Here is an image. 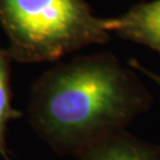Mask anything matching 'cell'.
<instances>
[{
    "mask_svg": "<svg viewBox=\"0 0 160 160\" xmlns=\"http://www.w3.org/2000/svg\"><path fill=\"white\" fill-rule=\"evenodd\" d=\"M152 94L132 68L110 52L77 56L49 69L30 92L29 121L59 155L126 129L146 113Z\"/></svg>",
    "mask_w": 160,
    "mask_h": 160,
    "instance_id": "obj_1",
    "label": "cell"
},
{
    "mask_svg": "<svg viewBox=\"0 0 160 160\" xmlns=\"http://www.w3.org/2000/svg\"><path fill=\"white\" fill-rule=\"evenodd\" d=\"M0 25L19 63L53 62L110 40L104 18L86 0H0Z\"/></svg>",
    "mask_w": 160,
    "mask_h": 160,
    "instance_id": "obj_2",
    "label": "cell"
},
{
    "mask_svg": "<svg viewBox=\"0 0 160 160\" xmlns=\"http://www.w3.org/2000/svg\"><path fill=\"white\" fill-rule=\"evenodd\" d=\"M104 26L109 33L160 53V0L140 2L119 17L104 18Z\"/></svg>",
    "mask_w": 160,
    "mask_h": 160,
    "instance_id": "obj_3",
    "label": "cell"
},
{
    "mask_svg": "<svg viewBox=\"0 0 160 160\" xmlns=\"http://www.w3.org/2000/svg\"><path fill=\"white\" fill-rule=\"evenodd\" d=\"M77 160H160V145L143 141L123 129L90 143Z\"/></svg>",
    "mask_w": 160,
    "mask_h": 160,
    "instance_id": "obj_4",
    "label": "cell"
},
{
    "mask_svg": "<svg viewBox=\"0 0 160 160\" xmlns=\"http://www.w3.org/2000/svg\"><path fill=\"white\" fill-rule=\"evenodd\" d=\"M11 61L6 49L0 45V157L4 160H11L6 143L7 125L22 116V113L12 104Z\"/></svg>",
    "mask_w": 160,
    "mask_h": 160,
    "instance_id": "obj_5",
    "label": "cell"
},
{
    "mask_svg": "<svg viewBox=\"0 0 160 160\" xmlns=\"http://www.w3.org/2000/svg\"><path fill=\"white\" fill-rule=\"evenodd\" d=\"M128 64H129V67H131L132 69H135L138 71H140L141 74H143L145 76H147L148 78H151L152 81H154L155 83H158L160 86V75L155 74L152 70L147 69L145 65H142V64L140 63V62H138V59H131Z\"/></svg>",
    "mask_w": 160,
    "mask_h": 160,
    "instance_id": "obj_6",
    "label": "cell"
}]
</instances>
